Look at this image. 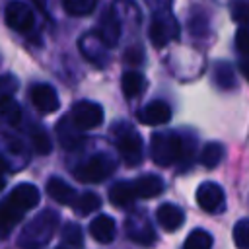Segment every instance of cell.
I'll list each match as a JSON object with an SVG mask.
<instances>
[{"label":"cell","instance_id":"1","mask_svg":"<svg viewBox=\"0 0 249 249\" xmlns=\"http://www.w3.org/2000/svg\"><path fill=\"white\" fill-rule=\"evenodd\" d=\"M56 226H58V214L53 210H43L21 230L18 237V245L21 249H43L53 237Z\"/></svg>","mask_w":249,"mask_h":249},{"label":"cell","instance_id":"2","mask_svg":"<svg viewBox=\"0 0 249 249\" xmlns=\"http://www.w3.org/2000/svg\"><path fill=\"white\" fill-rule=\"evenodd\" d=\"M150 156L154 163L167 167L183 158V138L177 132H156L150 138Z\"/></svg>","mask_w":249,"mask_h":249},{"label":"cell","instance_id":"3","mask_svg":"<svg viewBox=\"0 0 249 249\" xmlns=\"http://www.w3.org/2000/svg\"><path fill=\"white\" fill-rule=\"evenodd\" d=\"M115 144L119 150V156L128 167H136L142 163V136L128 124V123H117L115 128Z\"/></svg>","mask_w":249,"mask_h":249},{"label":"cell","instance_id":"4","mask_svg":"<svg viewBox=\"0 0 249 249\" xmlns=\"http://www.w3.org/2000/svg\"><path fill=\"white\" fill-rule=\"evenodd\" d=\"M115 171V161L107 154H95L74 169V177L82 183H101Z\"/></svg>","mask_w":249,"mask_h":249},{"label":"cell","instance_id":"5","mask_svg":"<svg viewBox=\"0 0 249 249\" xmlns=\"http://www.w3.org/2000/svg\"><path fill=\"white\" fill-rule=\"evenodd\" d=\"M148 35H150L152 45H156V47H165L169 41H175L179 37V23L173 18L171 10L154 14V18L150 21Z\"/></svg>","mask_w":249,"mask_h":249},{"label":"cell","instance_id":"6","mask_svg":"<svg viewBox=\"0 0 249 249\" xmlns=\"http://www.w3.org/2000/svg\"><path fill=\"white\" fill-rule=\"evenodd\" d=\"M70 121L74 123L76 128H80L82 132L84 130H91V128H97L101 123H103V109L99 103H93V101H78L72 105L70 113H68Z\"/></svg>","mask_w":249,"mask_h":249},{"label":"cell","instance_id":"7","mask_svg":"<svg viewBox=\"0 0 249 249\" xmlns=\"http://www.w3.org/2000/svg\"><path fill=\"white\" fill-rule=\"evenodd\" d=\"M4 19H6V25L18 33H27L33 29L35 25V14L33 10L21 2V0H12L8 2L6 10H4Z\"/></svg>","mask_w":249,"mask_h":249},{"label":"cell","instance_id":"8","mask_svg":"<svg viewBox=\"0 0 249 249\" xmlns=\"http://www.w3.org/2000/svg\"><path fill=\"white\" fill-rule=\"evenodd\" d=\"M80 53L84 54V58H88L91 64L103 68L109 62V47L99 39V35L93 33H84L78 41Z\"/></svg>","mask_w":249,"mask_h":249},{"label":"cell","instance_id":"9","mask_svg":"<svg viewBox=\"0 0 249 249\" xmlns=\"http://www.w3.org/2000/svg\"><path fill=\"white\" fill-rule=\"evenodd\" d=\"M95 33L99 35V39L111 49V47H117L119 39H121V18L117 16V10L115 8H107L99 21H97V27H95Z\"/></svg>","mask_w":249,"mask_h":249},{"label":"cell","instance_id":"10","mask_svg":"<svg viewBox=\"0 0 249 249\" xmlns=\"http://www.w3.org/2000/svg\"><path fill=\"white\" fill-rule=\"evenodd\" d=\"M196 202L206 212H220L224 208L226 196H224V191H222V187L218 183L204 181L196 189Z\"/></svg>","mask_w":249,"mask_h":249},{"label":"cell","instance_id":"11","mask_svg":"<svg viewBox=\"0 0 249 249\" xmlns=\"http://www.w3.org/2000/svg\"><path fill=\"white\" fill-rule=\"evenodd\" d=\"M29 99L39 113H54L60 107L58 95L49 84H33L29 88Z\"/></svg>","mask_w":249,"mask_h":249},{"label":"cell","instance_id":"12","mask_svg":"<svg viewBox=\"0 0 249 249\" xmlns=\"http://www.w3.org/2000/svg\"><path fill=\"white\" fill-rule=\"evenodd\" d=\"M126 233L130 235V239H134L136 243L150 247L156 241V231L150 224V220L144 214H130L126 220Z\"/></svg>","mask_w":249,"mask_h":249},{"label":"cell","instance_id":"13","mask_svg":"<svg viewBox=\"0 0 249 249\" xmlns=\"http://www.w3.org/2000/svg\"><path fill=\"white\" fill-rule=\"evenodd\" d=\"M39 189L31 183H19L18 187L12 189V193L8 195V200L21 212H27L31 208H35L39 204Z\"/></svg>","mask_w":249,"mask_h":249},{"label":"cell","instance_id":"14","mask_svg":"<svg viewBox=\"0 0 249 249\" xmlns=\"http://www.w3.org/2000/svg\"><path fill=\"white\" fill-rule=\"evenodd\" d=\"M136 117H138V121L142 124H150V126H154V124H165L171 119V109H169V105L165 101L156 99V101H150L148 105H144L136 113Z\"/></svg>","mask_w":249,"mask_h":249},{"label":"cell","instance_id":"15","mask_svg":"<svg viewBox=\"0 0 249 249\" xmlns=\"http://www.w3.org/2000/svg\"><path fill=\"white\" fill-rule=\"evenodd\" d=\"M56 136L64 150H78L84 144V134L80 128L74 126L68 115H64L56 124Z\"/></svg>","mask_w":249,"mask_h":249},{"label":"cell","instance_id":"16","mask_svg":"<svg viewBox=\"0 0 249 249\" xmlns=\"http://www.w3.org/2000/svg\"><path fill=\"white\" fill-rule=\"evenodd\" d=\"M156 220L165 231H175V230H179L183 226L185 214H183V210L179 206H175L171 202H165L156 210Z\"/></svg>","mask_w":249,"mask_h":249},{"label":"cell","instance_id":"17","mask_svg":"<svg viewBox=\"0 0 249 249\" xmlns=\"http://www.w3.org/2000/svg\"><path fill=\"white\" fill-rule=\"evenodd\" d=\"M89 233L95 241L99 243H111L115 239V233H117V226H115V220L107 214H99L97 218L91 220L89 224Z\"/></svg>","mask_w":249,"mask_h":249},{"label":"cell","instance_id":"18","mask_svg":"<svg viewBox=\"0 0 249 249\" xmlns=\"http://www.w3.org/2000/svg\"><path fill=\"white\" fill-rule=\"evenodd\" d=\"M47 193H49V196L53 200H56L60 204H66V206H74V202L78 198L76 196V191L66 181H62L58 177H51L47 181Z\"/></svg>","mask_w":249,"mask_h":249},{"label":"cell","instance_id":"19","mask_svg":"<svg viewBox=\"0 0 249 249\" xmlns=\"http://www.w3.org/2000/svg\"><path fill=\"white\" fill-rule=\"evenodd\" d=\"M134 198H136V191H134V185L130 181H117L109 189V200L117 208H128V206H132Z\"/></svg>","mask_w":249,"mask_h":249},{"label":"cell","instance_id":"20","mask_svg":"<svg viewBox=\"0 0 249 249\" xmlns=\"http://www.w3.org/2000/svg\"><path fill=\"white\" fill-rule=\"evenodd\" d=\"M132 185H134L136 196H140V198H154V196H158V195L163 191V181H161V177L152 175V173L140 175L138 179L132 181Z\"/></svg>","mask_w":249,"mask_h":249},{"label":"cell","instance_id":"21","mask_svg":"<svg viewBox=\"0 0 249 249\" xmlns=\"http://www.w3.org/2000/svg\"><path fill=\"white\" fill-rule=\"evenodd\" d=\"M23 214L25 212L18 210L8 198L0 202V237H6L14 230V226L23 218Z\"/></svg>","mask_w":249,"mask_h":249},{"label":"cell","instance_id":"22","mask_svg":"<svg viewBox=\"0 0 249 249\" xmlns=\"http://www.w3.org/2000/svg\"><path fill=\"white\" fill-rule=\"evenodd\" d=\"M121 88H123V93L128 97V99H136L142 95V91L146 89V78L140 74V72H134V70H128L123 74L121 78Z\"/></svg>","mask_w":249,"mask_h":249},{"label":"cell","instance_id":"23","mask_svg":"<svg viewBox=\"0 0 249 249\" xmlns=\"http://www.w3.org/2000/svg\"><path fill=\"white\" fill-rule=\"evenodd\" d=\"M212 78H214V84L222 89H231L235 88V72L233 68L224 62V60H218L212 68Z\"/></svg>","mask_w":249,"mask_h":249},{"label":"cell","instance_id":"24","mask_svg":"<svg viewBox=\"0 0 249 249\" xmlns=\"http://www.w3.org/2000/svg\"><path fill=\"white\" fill-rule=\"evenodd\" d=\"M0 121L10 126H18L21 123V107L14 101V97L0 101Z\"/></svg>","mask_w":249,"mask_h":249},{"label":"cell","instance_id":"25","mask_svg":"<svg viewBox=\"0 0 249 249\" xmlns=\"http://www.w3.org/2000/svg\"><path fill=\"white\" fill-rule=\"evenodd\" d=\"M29 140H31V148H33V152H35V154H39V156L49 154V152H51V148H53V144H51V138H49L47 130H45V128H41V126H33V128L29 130Z\"/></svg>","mask_w":249,"mask_h":249},{"label":"cell","instance_id":"26","mask_svg":"<svg viewBox=\"0 0 249 249\" xmlns=\"http://www.w3.org/2000/svg\"><path fill=\"white\" fill-rule=\"evenodd\" d=\"M222 156H224V146L220 142H210L200 152V163L206 169H214L222 161Z\"/></svg>","mask_w":249,"mask_h":249},{"label":"cell","instance_id":"27","mask_svg":"<svg viewBox=\"0 0 249 249\" xmlns=\"http://www.w3.org/2000/svg\"><path fill=\"white\" fill-rule=\"evenodd\" d=\"M99 206H101V198L95 193H84L74 202V210L78 216H88L93 210H99Z\"/></svg>","mask_w":249,"mask_h":249},{"label":"cell","instance_id":"28","mask_svg":"<svg viewBox=\"0 0 249 249\" xmlns=\"http://www.w3.org/2000/svg\"><path fill=\"white\" fill-rule=\"evenodd\" d=\"M210 247H212V235L204 230H193L183 245V249H210Z\"/></svg>","mask_w":249,"mask_h":249},{"label":"cell","instance_id":"29","mask_svg":"<svg viewBox=\"0 0 249 249\" xmlns=\"http://www.w3.org/2000/svg\"><path fill=\"white\" fill-rule=\"evenodd\" d=\"M62 6L70 16H88L95 10L97 0H62Z\"/></svg>","mask_w":249,"mask_h":249},{"label":"cell","instance_id":"30","mask_svg":"<svg viewBox=\"0 0 249 249\" xmlns=\"http://www.w3.org/2000/svg\"><path fill=\"white\" fill-rule=\"evenodd\" d=\"M233 243L237 249H249V220H239L233 226Z\"/></svg>","mask_w":249,"mask_h":249},{"label":"cell","instance_id":"31","mask_svg":"<svg viewBox=\"0 0 249 249\" xmlns=\"http://www.w3.org/2000/svg\"><path fill=\"white\" fill-rule=\"evenodd\" d=\"M18 88H19V82H18L16 76H12V74H2V76H0V101H2V99H12L14 93L18 91Z\"/></svg>","mask_w":249,"mask_h":249},{"label":"cell","instance_id":"32","mask_svg":"<svg viewBox=\"0 0 249 249\" xmlns=\"http://www.w3.org/2000/svg\"><path fill=\"white\" fill-rule=\"evenodd\" d=\"M230 12H231V19L235 23H241V25L249 23V0H235L231 4Z\"/></svg>","mask_w":249,"mask_h":249},{"label":"cell","instance_id":"33","mask_svg":"<svg viewBox=\"0 0 249 249\" xmlns=\"http://www.w3.org/2000/svg\"><path fill=\"white\" fill-rule=\"evenodd\" d=\"M62 237H64L66 243H70V245H74V247H80V245H82V230H80V226H76V224H66V226H64V231H62Z\"/></svg>","mask_w":249,"mask_h":249},{"label":"cell","instance_id":"34","mask_svg":"<svg viewBox=\"0 0 249 249\" xmlns=\"http://www.w3.org/2000/svg\"><path fill=\"white\" fill-rule=\"evenodd\" d=\"M235 47L241 54H249V23L241 25L235 33Z\"/></svg>","mask_w":249,"mask_h":249},{"label":"cell","instance_id":"35","mask_svg":"<svg viewBox=\"0 0 249 249\" xmlns=\"http://www.w3.org/2000/svg\"><path fill=\"white\" fill-rule=\"evenodd\" d=\"M142 58H144V53H142L140 45H132V47H128L126 53H124V60H126L128 64H138V62H142Z\"/></svg>","mask_w":249,"mask_h":249},{"label":"cell","instance_id":"36","mask_svg":"<svg viewBox=\"0 0 249 249\" xmlns=\"http://www.w3.org/2000/svg\"><path fill=\"white\" fill-rule=\"evenodd\" d=\"M144 4H146L154 14H158V12H167V10H171L173 0H144Z\"/></svg>","mask_w":249,"mask_h":249},{"label":"cell","instance_id":"37","mask_svg":"<svg viewBox=\"0 0 249 249\" xmlns=\"http://www.w3.org/2000/svg\"><path fill=\"white\" fill-rule=\"evenodd\" d=\"M33 4L43 12V16H45V18H49V12H47V6H45V2H43V0H33Z\"/></svg>","mask_w":249,"mask_h":249},{"label":"cell","instance_id":"38","mask_svg":"<svg viewBox=\"0 0 249 249\" xmlns=\"http://www.w3.org/2000/svg\"><path fill=\"white\" fill-rule=\"evenodd\" d=\"M241 72H243V76H245L247 82H249V60H245V62L241 64Z\"/></svg>","mask_w":249,"mask_h":249},{"label":"cell","instance_id":"39","mask_svg":"<svg viewBox=\"0 0 249 249\" xmlns=\"http://www.w3.org/2000/svg\"><path fill=\"white\" fill-rule=\"evenodd\" d=\"M6 187V177H4V171L0 169V191Z\"/></svg>","mask_w":249,"mask_h":249}]
</instances>
